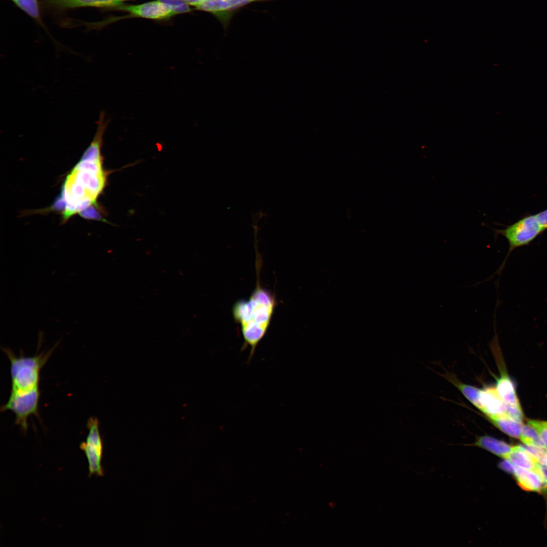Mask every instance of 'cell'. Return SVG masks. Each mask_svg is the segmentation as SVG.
Wrapping results in <instances>:
<instances>
[{"label":"cell","mask_w":547,"mask_h":547,"mask_svg":"<svg viewBox=\"0 0 547 547\" xmlns=\"http://www.w3.org/2000/svg\"><path fill=\"white\" fill-rule=\"evenodd\" d=\"M504 459L511 452L513 446L506 442L491 436L485 435L477 438L473 444Z\"/></svg>","instance_id":"4fadbf2b"},{"label":"cell","mask_w":547,"mask_h":547,"mask_svg":"<svg viewBox=\"0 0 547 547\" xmlns=\"http://www.w3.org/2000/svg\"><path fill=\"white\" fill-rule=\"evenodd\" d=\"M480 409L487 417L505 414L506 403L498 394L495 387L480 389L479 395Z\"/></svg>","instance_id":"30bf717a"},{"label":"cell","mask_w":547,"mask_h":547,"mask_svg":"<svg viewBox=\"0 0 547 547\" xmlns=\"http://www.w3.org/2000/svg\"><path fill=\"white\" fill-rule=\"evenodd\" d=\"M512 474L519 486L524 490L540 492L546 488L540 477L534 472L514 465Z\"/></svg>","instance_id":"8fae6325"},{"label":"cell","mask_w":547,"mask_h":547,"mask_svg":"<svg viewBox=\"0 0 547 547\" xmlns=\"http://www.w3.org/2000/svg\"><path fill=\"white\" fill-rule=\"evenodd\" d=\"M114 9L128 12L130 17L156 20H167L175 15L169 5L160 0L137 5L123 4Z\"/></svg>","instance_id":"ba28073f"},{"label":"cell","mask_w":547,"mask_h":547,"mask_svg":"<svg viewBox=\"0 0 547 547\" xmlns=\"http://www.w3.org/2000/svg\"><path fill=\"white\" fill-rule=\"evenodd\" d=\"M114 1H116L118 2H119V3H123L122 2H123V1H130V0H114Z\"/></svg>","instance_id":"d4e9b609"},{"label":"cell","mask_w":547,"mask_h":547,"mask_svg":"<svg viewBox=\"0 0 547 547\" xmlns=\"http://www.w3.org/2000/svg\"><path fill=\"white\" fill-rule=\"evenodd\" d=\"M276 304L275 295L257 283L248 299L237 301L232 307V314L240 325L244 344L250 347V358L267 332Z\"/></svg>","instance_id":"7a4b0ae2"},{"label":"cell","mask_w":547,"mask_h":547,"mask_svg":"<svg viewBox=\"0 0 547 547\" xmlns=\"http://www.w3.org/2000/svg\"><path fill=\"white\" fill-rule=\"evenodd\" d=\"M504 459L518 467L533 472L539 462L526 447L521 445L513 446L511 452Z\"/></svg>","instance_id":"7c38bea8"},{"label":"cell","mask_w":547,"mask_h":547,"mask_svg":"<svg viewBox=\"0 0 547 547\" xmlns=\"http://www.w3.org/2000/svg\"><path fill=\"white\" fill-rule=\"evenodd\" d=\"M161 1H165V0H161Z\"/></svg>","instance_id":"484cf974"},{"label":"cell","mask_w":547,"mask_h":547,"mask_svg":"<svg viewBox=\"0 0 547 547\" xmlns=\"http://www.w3.org/2000/svg\"><path fill=\"white\" fill-rule=\"evenodd\" d=\"M454 385L474 406L478 409H480V404L479 401V395L480 389L459 382L454 383Z\"/></svg>","instance_id":"ac0fdd59"},{"label":"cell","mask_w":547,"mask_h":547,"mask_svg":"<svg viewBox=\"0 0 547 547\" xmlns=\"http://www.w3.org/2000/svg\"><path fill=\"white\" fill-rule=\"evenodd\" d=\"M526 448L535 457L538 461L547 467V448L527 446Z\"/></svg>","instance_id":"44dd1931"},{"label":"cell","mask_w":547,"mask_h":547,"mask_svg":"<svg viewBox=\"0 0 547 547\" xmlns=\"http://www.w3.org/2000/svg\"><path fill=\"white\" fill-rule=\"evenodd\" d=\"M269 1L273 0H204L195 8L213 15L225 29L240 9L252 3Z\"/></svg>","instance_id":"52a82bcc"},{"label":"cell","mask_w":547,"mask_h":547,"mask_svg":"<svg viewBox=\"0 0 547 547\" xmlns=\"http://www.w3.org/2000/svg\"><path fill=\"white\" fill-rule=\"evenodd\" d=\"M189 6L196 8L204 0H184Z\"/></svg>","instance_id":"cb8c5ba5"},{"label":"cell","mask_w":547,"mask_h":547,"mask_svg":"<svg viewBox=\"0 0 547 547\" xmlns=\"http://www.w3.org/2000/svg\"><path fill=\"white\" fill-rule=\"evenodd\" d=\"M527 422L536 431L547 448V421L529 419Z\"/></svg>","instance_id":"ffe728a7"},{"label":"cell","mask_w":547,"mask_h":547,"mask_svg":"<svg viewBox=\"0 0 547 547\" xmlns=\"http://www.w3.org/2000/svg\"><path fill=\"white\" fill-rule=\"evenodd\" d=\"M505 413L510 417L520 422H522L524 418L521 406H513L506 403Z\"/></svg>","instance_id":"7402d4cb"},{"label":"cell","mask_w":547,"mask_h":547,"mask_svg":"<svg viewBox=\"0 0 547 547\" xmlns=\"http://www.w3.org/2000/svg\"><path fill=\"white\" fill-rule=\"evenodd\" d=\"M40 396V390L25 394L11 393L7 402L1 407L0 411H12L15 415V424L25 432L28 427V417L32 415H38Z\"/></svg>","instance_id":"8992f818"},{"label":"cell","mask_w":547,"mask_h":547,"mask_svg":"<svg viewBox=\"0 0 547 547\" xmlns=\"http://www.w3.org/2000/svg\"><path fill=\"white\" fill-rule=\"evenodd\" d=\"M87 427L88 434L86 441L80 444V448L84 452L88 460L89 476H102L104 474L101 464L103 444L98 419L94 417H89Z\"/></svg>","instance_id":"5b68a950"},{"label":"cell","mask_w":547,"mask_h":547,"mask_svg":"<svg viewBox=\"0 0 547 547\" xmlns=\"http://www.w3.org/2000/svg\"><path fill=\"white\" fill-rule=\"evenodd\" d=\"M536 218L542 229H547V209L535 214Z\"/></svg>","instance_id":"603a6c76"},{"label":"cell","mask_w":547,"mask_h":547,"mask_svg":"<svg viewBox=\"0 0 547 547\" xmlns=\"http://www.w3.org/2000/svg\"><path fill=\"white\" fill-rule=\"evenodd\" d=\"M162 1L169 6L175 15L188 13L191 11L189 5L184 0H165Z\"/></svg>","instance_id":"d6986e66"},{"label":"cell","mask_w":547,"mask_h":547,"mask_svg":"<svg viewBox=\"0 0 547 547\" xmlns=\"http://www.w3.org/2000/svg\"><path fill=\"white\" fill-rule=\"evenodd\" d=\"M519 439L527 446L546 447L536 431L528 424L523 425Z\"/></svg>","instance_id":"2e32d148"},{"label":"cell","mask_w":547,"mask_h":547,"mask_svg":"<svg viewBox=\"0 0 547 547\" xmlns=\"http://www.w3.org/2000/svg\"><path fill=\"white\" fill-rule=\"evenodd\" d=\"M490 422L498 429L506 435L519 439L523 424L510 417L506 414L487 417Z\"/></svg>","instance_id":"5bb4252c"},{"label":"cell","mask_w":547,"mask_h":547,"mask_svg":"<svg viewBox=\"0 0 547 547\" xmlns=\"http://www.w3.org/2000/svg\"><path fill=\"white\" fill-rule=\"evenodd\" d=\"M46 7L62 11L83 7H97L114 9L123 3L114 0H43Z\"/></svg>","instance_id":"9c48e42d"},{"label":"cell","mask_w":547,"mask_h":547,"mask_svg":"<svg viewBox=\"0 0 547 547\" xmlns=\"http://www.w3.org/2000/svg\"><path fill=\"white\" fill-rule=\"evenodd\" d=\"M53 348L30 357L16 356L10 348H3L10 362L11 393L25 394L39 389L40 371Z\"/></svg>","instance_id":"3957f363"},{"label":"cell","mask_w":547,"mask_h":547,"mask_svg":"<svg viewBox=\"0 0 547 547\" xmlns=\"http://www.w3.org/2000/svg\"><path fill=\"white\" fill-rule=\"evenodd\" d=\"M495 387L499 396L505 403L513 406H520L514 384L507 374H501L497 379Z\"/></svg>","instance_id":"9a60e30c"},{"label":"cell","mask_w":547,"mask_h":547,"mask_svg":"<svg viewBox=\"0 0 547 547\" xmlns=\"http://www.w3.org/2000/svg\"><path fill=\"white\" fill-rule=\"evenodd\" d=\"M108 123L105 113L101 112L91 143L66 177L61 195L64 220L89 207L96 206L97 199L106 186L109 172L103 168L101 147Z\"/></svg>","instance_id":"6da1fadb"},{"label":"cell","mask_w":547,"mask_h":547,"mask_svg":"<svg viewBox=\"0 0 547 547\" xmlns=\"http://www.w3.org/2000/svg\"><path fill=\"white\" fill-rule=\"evenodd\" d=\"M19 8L36 20L40 21V10L37 0H11Z\"/></svg>","instance_id":"e0dca14e"},{"label":"cell","mask_w":547,"mask_h":547,"mask_svg":"<svg viewBox=\"0 0 547 547\" xmlns=\"http://www.w3.org/2000/svg\"><path fill=\"white\" fill-rule=\"evenodd\" d=\"M494 236L501 235L507 240L509 248L501 264L492 275L500 276L507 258L516 248L527 246L544 231L539 225L535 214L526 216L502 229H494Z\"/></svg>","instance_id":"277c9868"}]
</instances>
